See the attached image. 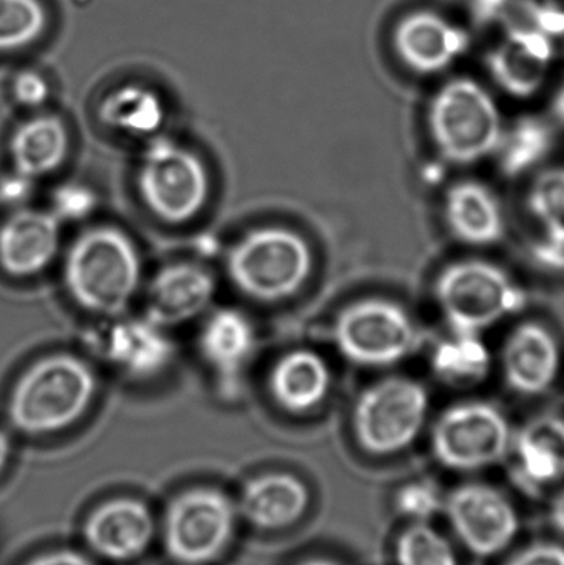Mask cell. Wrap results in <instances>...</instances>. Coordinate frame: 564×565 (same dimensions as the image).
I'll return each instance as SVG.
<instances>
[{
    "mask_svg": "<svg viewBox=\"0 0 564 565\" xmlns=\"http://www.w3.org/2000/svg\"><path fill=\"white\" fill-rule=\"evenodd\" d=\"M63 277L70 296L86 311L121 315L141 285V257L119 228H89L70 247Z\"/></svg>",
    "mask_w": 564,
    "mask_h": 565,
    "instance_id": "obj_2",
    "label": "cell"
},
{
    "mask_svg": "<svg viewBox=\"0 0 564 565\" xmlns=\"http://www.w3.org/2000/svg\"><path fill=\"white\" fill-rule=\"evenodd\" d=\"M444 511L460 543L476 556L503 553L519 534L515 507L490 484H460L444 500Z\"/></svg>",
    "mask_w": 564,
    "mask_h": 565,
    "instance_id": "obj_11",
    "label": "cell"
},
{
    "mask_svg": "<svg viewBox=\"0 0 564 565\" xmlns=\"http://www.w3.org/2000/svg\"><path fill=\"white\" fill-rule=\"evenodd\" d=\"M434 298L454 332L482 334L522 311L526 295L492 262L469 258L447 265L434 285Z\"/></svg>",
    "mask_w": 564,
    "mask_h": 565,
    "instance_id": "obj_5",
    "label": "cell"
},
{
    "mask_svg": "<svg viewBox=\"0 0 564 565\" xmlns=\"http://www.w3.org/2000/svg\"><path fill=\"white\" fill-rule=\"evenodd\" d=\"M393 49L409 72L436 76L453 68L470 49V33L436 10H414L394 26Z\"/></svg>",
    "mask_w": 564,
    "mask_h": 565,
    "instance_id": "obj_13",
    "label": "cell"
},
{
    "mask_svg": "<svg viewBox=\"0 0 564 565\" xmlns=\"http://www.w3.org/2000/svg\"><path fill=\"white\" fill-rule=\"evenodd\" d=\"M35 191V179L12 169L0 175V205L17 211L26 207Z\"/></svg>",
    "mask_w": 564,
    "mask_h": 565,
    "instance_id": "obj_35",
    "label": "cell"
},
{
    "mask_svg": "<svg viewBox=\"0 0 564 565\" xmlns=\"http://www.w3.org/2000/svg\"><path fill=\"white\" fill-rule=\"evenodd\" d=\"M68 152V129L62 119L53 115L33 116L17 126L10 136L12 169L35 181L58 171Z\"/></svg>",
    "mask_w": 564,
    "mask_h": 565,
    "instance_id": "obj_23",
    "label": "cell"
},
{
    "mask_svg": "<svg viewBox=\"0 0 564 565\" xmlns=\"http://www.w3.org/2000/svg\"><path fill=\"white\" fill-rule=\"evenodd\" d=\"M562 359L556 335L542 322L526 321L507 335L500 362L510 391L540 397L558 381Z\"/></svg>",
    "mask_w": 564,
    "mask_h": 565,
    "instance_id": "obj_14",
    "label": "cell"
},
{
    "mask_svg": "<svg viewBox=\"0 0 564 565\" xmlns=\"http://www.w3.org/2000/svg\"><path fill=\"white\" fill-rule=\"evenodd\" d=\"M556 40L525 22L499 30L487 70L500 92L529 99L545 88L556 63Z\"/></svg>",
    "mask_w": 564,
    "mask_h": 565,
    "instance_id": "obj_12",
    "label": "cell"
},
{
    "mask_svg": "<svg viewBox=\"0 0 564 565\" xmlns=\"http://www.w3.org/2000/svg\"><path fill=\"white\" fill-rule=\"evenodd\" d=\"M430 397L423 382L391 375L364 388L354 404L353 430L368 454L390 457L416 441L429 417Z\"/></svg>",
    "mask_w": 564,
    "mask_h": 565,
    "instance_id": "obj_6",
    "label": "cell"
},
{
    "mask_svg": "<svg viewBox=\"0 0 564 565\" xmlns=\"http://www.w3.org/2000/svg\"><path fill=\"white\" fill-rule=\"evenodd\" d=\"M397 510L413 523H427L444 510V500L433 484L413 483L397 494Z\"/></svg>",
    "mask_w": 564,
    "mask_h": 565,
    "instance_id": "obj_32",
    "label": "cell"
},
{
    "mask_svg": "<svg viewBox=\"0 0 564 565\" xmlns=\"http://www.w3.org/2000/svg\"><path fill=\"white\" fill-rule=\"evenodd\" d=\"M444 221L450 235L467 247H493L506 237L500 199L489 185L472 179L450 185L444 198Z\"/></svg>",
    "mask_w": 564,
    "mask_h": 565,
    "instance_id": "obj_16",
    "label": "cell"
},
{
    "mask_svg": "<svg viewBox=\"0 0 564 565\" xmlns=\"http://www.w3.org/2000/svg\"><path fill=\"white\" fill-rule=\"evenodd\" d=\"M96 207L92 189L78 182H68L55 189L52 195V214L60 222H79L88 218Z\"/></svg>",
    "mask_w": 564,
    "mask_h": 565,
    "instance_id": "obj_31",
    "label": "cell"
},
{
    "mask_svg": "<svg viewBox=\"0 0 564 565\" xmlns=\"http://www.w3.org/2000/svg\"><path fill=\"white\" fill-rule=\"evenodd\" d=\"M26 565H95L88 557L82 556L72 551H58V553L46 554Z\"/></svg>",
    "mask_w": 564,
    "mask_h": 565,
    "instance_id": "obj_38",
    "label": "cell"
},
{
    "mask_svg": "<svg viewBox=\"0 0 564 565\" xmlns=\"http://www.w3.org/2000/svg\"><path fill=\"white\" fill-rule=\"evenodd\" d=\"M164 99L156 89L126 83L111 89L99 105L103 125L129 138H155L164 126Z\"/></svg>",
    "mask_w": 564,
    "mask_h": 565,
    "instance_id": "obj_25",
    "label": "cell"
},
{
    "mask_svg": "<svg viewBox=\"0 0 564 565\" xmlns=\"http://www.w3.org/2000/svg\"><path fill=\"white\" fill-rule=\"evenodd\" d=\"M397 565H459L453 544L429 523H413L396 541Z\"/></svg>",
    "mask_w": 564,
    "mask_h": 565,
    "instance_id": "obj_30",
    "label": "cell"
},
{
    "mask_svg": "<svg viewBox=\"0 0 564 565\" xmlns=\"http://www.w3.org/2000/svg\"><path fill=\"white\" fill-rule=\"evenodd\" d=\"M552 113L553 118L564 126V78L556 86L555 93H553L552 99Z\"/></svg>",
    "mask_w": 564,
    "mask_h": 565,
    "instance_id": "obj_40",
    "label": "cell"
},
{
    "mask_svg": "<svg viewBox=\"0 0 564 565\" xmlns=\"http://www.w3.org/2000/svg\"><path fill=\"white\" fill-rule=\"evenodd\" d=\"M550 521H552L553 527L564 536V490L556 494L552 507H550Z\"/></svg>",
    "mask_w": 564,
    "mask_h": 565,
    "instance_id": "obj_39",
    "label": "cell"
},
{
    "mask_svg": "<svg viewBox=\"0 0 564 565\" xmlns=\"http://www.w3.org/2000/svg\"><path fill=\"white\" fill-rule=\"evenodd\" d=\"M227 271L248 298L278 302L297 295L313 271L307 238L280 225L254 228L228 254Z\"/></svg>",
    "mask_w": 564,
    "mask_h": 565,
    "instance_id": "obj_4",
    "label": "cell"
},
{
    "mask_svg": "<svg viewBox=\"0 0 564 565\" xmlns=\"http://www.w3.org/2000/svg\"><path fill=\"white\" fill-rule=\"evenodd\" d=\"M235 510L222 491L198 488L172 501L166 518V546L178 563L217 559L231 543Z\"/></svg>",
    "mask_w": 564,
    "mask_h": 565,
    "instance_id": "obj_10",
    "label": "cell"
},
{
    "mask_svg": "<svg viewBox=\"0 0 564 565\" xmlns=\"http://www.w3.org/2000/svg\"><path fill=\"white\" fill-rule=\"evenodd\" d=\"M214 275L192 262L161 268L149 285V316L161 324H175L198 318L214 301Z\"/></svg>",
    "mask_w": 564,
    "mask_h": 565,
    "instance_id": "obj_19",
    "label": "cell"
},
{
    "mask_svg": "<svg viewBox=\"0 0 564 565\" xmlns=\"http://www.w3.org/2000/svg\"><path fill=\"white\" fill-rule=\"evenodd\" d=\"M333 338L348 361L361 367L384 369L400 364L416 351L419 329L400 302L364 298L338 315Z\"/></svg>",
    "mask_w": 564,
    "mask_h": 565,
    "instance_id": "obj_8",
    "label": "cell"
},
{
    "mask_svg": "<svg viewBox=\"0 0 564 565\" xmlns=\"http://www.w3.org/2000/svg\"><path fill=\"white\" fill-rule=\"evenodd\" d=\"M310 503L307 487L291 475H267L245 487L241 513L260 530H284L297 523Z\"/></svg>",
    "mask_w": 564,
    "mask_h": 565,
    "instance_id": "obj_24",
    "label": "cell"
},
{
    "mask_svg": "<svg viewBox=\"0 0 564 565\" xmlns=\"http://www.w3.org/2000/svg\"><path fill=\"white\" fill-rule=\"evenodd\" d=\"M98 379L78 355L52 354L30 365L13 385L7 404L10 424L26 435L55 434L85 415Z\"/></svg>",
    "mask_w": 564,
    "mask_h": 565,
    "instance_id": "obj_1",
    "label": "cell"
},
{
    "mask_svg": "<svg viewBox=\"0 0 564 565\" xmlns=\"http://www.w3.org/2000/svg\"><path fill=\"white\" fill-rule=\"evenodd\" d=\"M493 358L482 334L454 332L434 348L430 355L434 375L456 388L477 387L492 371Z\"/></svg>",
    "mask_w": 564,
    "mask_h": 565,
    "instance_id": "obj_26",
    "label": "cell"
},
{
    "mask_svg": "<svg viewBox=\"0 0 564 565\" xmlns=\"http://www.w3.org/2000/svg\"><path fill=\"white\" fill-rule=\"evenodd\" d=\"M138 188L156 217L172 225L188 224L207 204L209 172L191 149L158 135L142 152Z\"/></svg>",
    "mask_w": 564,
    "mask_h": 565,
    "instance_id": "obj_7",
    "label": "cell"
},
{
    "mask_svg": "<svg viewBox=\"0 0 564 565\" xmlns=\"http://www.w3.org/2000/svg\"><path fill=\"white\" fill-rule=\"evenodd\" d=\"M10 455V440L2 430H0V473L6 468L7 461H9Z\"/></svg>",
    "mask_w": 564,
    "mask_h": 565,
    "instance_id": "obj_41",
    "label": "cell"
},
{
    "mask_svg": "<svg viewBox=\"0 0 564 565\" xmlns=\"http://www.w3.org/2000/svg\"><path fill=\"white\" fill-rule=\"evenodd\" d=\"M513 431L500 408L487 402H460L446 408L433 428V451L443 467L477 471L506 460Z\"/></svg>",
    "mask_w": 564,
    "mask_h": 565,
    "instance_id": "obj_9",
    "label": "cell"
},
{
    "mask_svg": "<svg viewBox=\"0 0 564 565\" xmlns=\"http://www.w3.org/2000/svg\"><path fill=\"white\" fill-rule=\"evenodd\" d=\"M300 565H343V564L337 563V561H333V559H324V557H315V559L305 561V563H301Z\"/></svg>",
    "mask_w": 564,
    "mask_h": 565,
    "instance_id": "obj_42",
    "label": "cell"
},
{
    "mask_svg": "<svg viewBox=\"0 0 564 565\" xmlns=\"http://www.w3.org/2000/svg\"><path fill=\"white\" fill-rule=\"evenodd\" d=\"M427 129L440 158L466 168L496 156L506 128L492 93L477 79L457 76L430 98Z\"/></svg>",
    "mask_w": 564,
    "mask_h": 565,
    "instance_id": "obj_3",
    "label": "cell"
},
{
    "mask_svg": "<svg viewBox=\"0 0 564 565\" xmlns=\"http://www.w3.org/2000/svg\"><path fill=\"white\" fill-rule=\"evenodd\" d=\"M268 385L284 411L308 414L320 407L330 394V365L318 352L297 349L275 362Z\"/></svg>",
    "mask_w": 564,
    "mask_h": 565,
    "instance_id": "obj_21",
    "label": "cell"
},
{
    "mask_svg": "<svg viewBox=\"0 0 564 565\" xmlns=\"http://www.w3.org/2000/svg\"><path fill=\"white\" fill-rule=\"evenodd\" d=\"M155 536V520L146 504L136 500L109 501L93 511L85 524L89 547L111 561L141 556Z\"/></svg>",
    "mask_w": 564,
    "mask_h": 565,
    "instance_id": "obj_18",
    "label": "cell"
},
{
    "mask_svg": "<svg viewBox=\"0 0 564 565\" xmlns=\"http://www.w3.org/2000/svg\"><path fill=\"white\" fill-rule=\"evenodd\" d=\"M555 146V132L546 119L523 116L510 128L503 129L499 149L500 171L506 178L517 179L539 168Z\"/></svg>",
    "mask_w": 564,
    "mask_h": 565,
    "instance_id": "obj_27",
    "label": "cell"
},
{
    "mask_svg": "<svg viewBox=\"0 0 564 565\" xmlns=\"http://www.w3.org/2000/svg\"><path fill=\"white\" fill-rule=\"evenodd\" d=\"M520 19L556 42L564 39V0H520Z\"/></svg>",
    "mask_w": 564,
    "mask_h": 565,
    "instance_id": "obj_33",
    "label": "cell"
},
{
    "mask_svg": "<svg viewBox=\"0 0 564 565\" xmlns=\"http://www.w3.org/2000/svg\"><path fill=\"white\" fill-rule=\"evenodd\" d=\"M46 29L49 13L42 0H0V53L29 49Z\"/></svg>",
    "mask_w": 564,
    "mask_h": 565,
    "instance_id": "obj_28",
    "label": "cell"
},
{
    "mask_svg": "<svg viewBox=\"0 0 564 565\" xmlns=\"http://www.w3.org/2000/svg\"><path fill=\"white\" fill-rule=\"evenodd\" d=\"M506 565H564V547L553 543L532 544Z\"/></svg>",
    "mask_w": 564,
    "mask_h": 565,
    "instance_id": "obj_37",
    "label": "cell"
},
{
    "mask_svg": "<svg viewBox=\"0 0 564 565\" xmlns=\"http://www.w3.org/2000/svg\"><path fill=\"white\" fill-rule=\"evenodd\" d=\"M62 222L52 212L17 209L0 224V268L13 278L42 274L58 255Z\"/></svg>",
    "mask_w": 564,
    "mask_h": 565,
    "instance_id": "obj_15",
    "label": "cell"
},
{
    "mask_svg": "<svg viewBox=\"0 0 564 565\" xmlns=\"http://www.w3.org/2000/svg\"><path fill=\"white\" fill-rule=\"evenodd\" d=\"M106 355L128 377L152 379L161 375L174 358V344L166 326L148 318L118 321L106 338Z\"/></svg>",
    "mask_w": 564,
    "mask_h": 565,
    "instance_id": "obj_20",
    "label": "cell"
},
{
    "mask_svg": "<svg viewBox=\"0 0 564 565\" xmlns=\"http://www.w3.org/2000/svg\"><path fill=\"white\" fill-rule=\"evenodd\" d=\"M472 22L480 29L503 30L520 22V0H469Z\"/></svg>",
    "mask_w": 564,
    "mask_h": 565,
    "instance_id": "obj_34",
    "label": "cell"
},
{
    "mask_svg": "<svg viewBox=\"0 0 564 565\" xmlns=\"http://www.w3.org/2000/svg\"><path fill=\"white\" fill-rule=\"evenodd\" d=\"M199 349L221 377L234 381L247 367L257 349V332L244 312L219 309L205 319Z\"/></svg>",
    "mask_w": 564,
    "mask_h": 565,
    "instance_id": "obj_22",
    "label": "cell"
},
{
    "mask_svg": "<svg viewBox=\"0 0 564 565\" xmlns=\"http://www.w3.org/2000/svg\"><path fill=\"white\" fill-rule=\"evenodd\" d=\"M12 95L25 108H40L49 102L50 85L39 73L22 72L13 79Z\"/></svg>",
    "mask_w": 564,
    "mask_h": 565,
    "instance_id": "obj_36",
    "label": "cell"
},
{
    "mask_svg": "<svg viewBox=\"0 0 564 565\" xmlns=\"http://www.w3.org/2000/svg\"><path fill=\"white\" fill-rule=\"evenodd\" d=\"M513 473L525 490L539 491L564 480V418L540 415L513 434Z\"/></svg>",
    "mask_w": 564,
    "mask_h": 565,
    "instance_id": "obj_17",
    "label": "cell"
},
{
    "mask_svg": "<svg viewBox=\"0 0 564 565\" xmlns=\"http://www.w3.org/2000/svg\"><path fill=\"white\" fill-rule=\"evenodd\" d=\"M526 207L542 227L543 241L564 244V168H552L533 179Z\"/></svg>",
    "mask_w": 564,
    "mask_h": 565,
    "instance_id": "obj_29",
    "label": "cell"
}]
</instances>
